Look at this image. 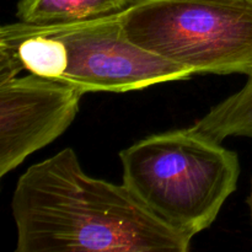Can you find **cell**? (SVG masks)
<instances>
[{"label": "cell", "mask_w": 252, "mask_h": 252, "mask_svg": "<svg viewBox=\"0 0 252 252\" xmlns=\"http://www.w3.org/2000/svg\"><path fill=\"white\" fill-rule=\"evenodd\" d=\"M192 127L221 143L229 137L252 139V73L243 89L212 107Z\"/></svg>", "instance_id": "cell-7"}, {"label": "cell", "mask_w": 252, "mask_h": 252, "mask_svg": "<svg viewBox=\"0 0 252 252\" xmlns=\"http://www.w3.org/2000/svg\"><path fill=\"white\" fill-rule=\"evenodd\" d=\"M85 94L29 73L0 83V177L61 137Z\"/></svg>", "instance_id": "cell-5"}, {"label": "cell", "mask_w": 252, "mask_h": 252, "mask_svg": "<svg viewBox=\"0 0 252 252\" xmlns=\"http://www.w3.org/2000/svg\"><path fill=\"white\" fill-rule=\"evenodd\" d=\"M120 159L129 191L192 239L216 221L240 176L238 154L193 127L149 135Z\"/></svg>", "instance_id": "cell-3"}, {"label": "cell", "mask_w": 252, "mask_h": 252, "mask_svg": "<svg viewBox=\"0 0 252 252\" xmlns=\"http://www.w3.org/2000/svg\"><path fill=\"white\" fill-rule=\"evenodd\" d=\"M249 207H250L251 219H252V180H251V193H250V197H249Z\"/></svg>", "instance_id": "cell-8"}, {"label": "cell", "mask_w": 252, "mask_h": 252, "mask_svg": "<svg viewBox=\"0 0 252 252\" xmlns=\"http://www.w3.org/2000/svg\"><path fill=\"white\" fill-rule=\"evenodd\" d=\"M132 0H20L19 21L33 25L84 21L116 14Z\"/></svg>", "instance_id": "cell-6"}, {"label": "cell", "mask_w": 252, "mask_h": 252, "mask_svg": "<svg viewBox=\"0 0 252 252\" xmlns=\"http://www.w3.org/2000/svg\"><path fill=\"white\" fill-rule=\"evenodd\" d=\"M130 41L193 74L252 73V0H132Z\"/></svg>", "instance_id": "cell-4"}, {"label": "cell", "mask_w": 252, "mask_h": 252, "mask_svg": "<svg viewBox=\"0 0 252 252\" xmlns=\"http://www.w3.org/2000/svg\"><path fill=\"white\" fill-rule=\"evenodd\" d=\"M16 252H189L191 236L125 184L86 174L73 148L30 166L11 198Z\"/></svg>", "instance_id": "cell-1"}, {"label": "cell", "mask_w": 252, "mask_h": 252, "mask_svg": "<svg viewBox=\"0 0 252 252\" xmlns=\"http://www.w3.org/2000/svg\"><path fill=\"white\" fill-rule=\"evenodd\" d=\"M22 70L86 93H127L194 75L130 41L120 12L84 21L0 29V83Z\"/></svg>", "instance_id": "cell-2"}]
</instances>
